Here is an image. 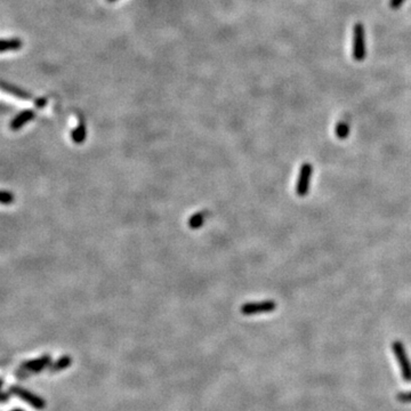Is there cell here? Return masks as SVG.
Segmentation results:
<instances>
[{
	"label": "cell",
	"instance_id": "cell-1",
	"mask_svg": "<svg viewBox=\"0 0 411 411\" xmlns=\"http://www.w3.org/2000/svg\"><path fill=\"white\" fill-rule=\"evenodd\" d=\"M353 59L355 61H363L366 59V40L365 29L361 23H356L353 28Z\"/></svg>",
	"mask_w": 411,
	"mask_h": 411
},
{
	"label": "cell",
	"instance_id": "cell-2",
	"mask_svg": "<svg viewBox=\"0 0 411 411\" xmlns=\"http://www.w3.org/2000/svg\"><path fill=\"white\" fill-rule=\"evenodd\" d=\"M392 350H393L401 371H402V378L405 381H411V362L407 355V352H405L404 345L401 342L396 341L392 344Z\"/></svg>",
	"mask_w": 411,
	"mask_h": 411
},
{
	"label": "cell",
	"instance_id": "cell-3",
	"mask_svg": "<svg viewBox=\"0 0 411 411\" xmlns=\"http://www.w3.org/2000/svg\"><path fill=\"white\" fill-rule=\"evenodd\" d=\"M313 175V166L310 162H304L300 166L297 183H296V193L298 197H306L310 190L311 179Z\"/></svg>",
	"mask_w": 411,
	"mask_h": 411
},
{
	"label": "cell",
	"instance_id": "cell-4",
	"mask_svg": "<svg viewBox=\"0 0 411 411\" xmlns=\"http://www.w3.org/2000/svg\"><path fill=\"white\" fill-rule=\"evenodd\" d=\"M276 303L274 300H262V302L246 303L241 306V313L243 315H255L263 313H271L276 309Z\"/></svg>",
	"mask_w": 411,
	"mask_h": 411
},
{
	"label": "cell",
	"instance_id": "cell-5",
	"mask_svg": "<svg viewBox=\"0 0 411 411\" xmlns=\"http://www.w3.org/2000/svg\"><path fill=\"white\" fill-rule=\"evenodd\" d=\"M11 393L18 396V398L22 399L23 401H25L27 403H29L31 407L36 409H44L46 407V402L44 399H41L40 396H38L36 394H33L32 392L28 391L25 389H22V387L18 386H12L11 387Z\"/></svg>",
	"mask_w": 411,
	"mask_h": 411
},
{
	"label": "cell",
	"instance_id": "cell-6",
	"mask_svg": "<svg viewBox=\"0 0 411 411\" xmlns=\"http://www.w3.org/2000/svg\"><path fill=\"white\" fill-rule=\"evenodd\" d=\"M50 363V356L49 355H42L38 359H33L30 361H25L22 363L21 371L24 374H36V372H40L44 370L46 367H49Z\"/></svg>",
	"mask_w": 411,
	"mask_h": 411
},
{
	"label": "cell",
	"instance_id": "cell-7",
	"mask_svg": "<svg viewBox=\"0 0 411 411\" xmlns=\"http://www.w3.org/2000/svg\"><path fill=\"white\" fill-rule=\"evenodd\" d=\"M33 118H35V112L31 111V110H25V111L21 112L14 118V120L11 123V128L13 131H17V129H20L24 126L25 123L31 121Z\"/></svg>",
	"mask_w": 411,
	"mask_h": 411
},
{
	"label": "cell",
	"instance_id": "cell-8",
	"mask_svg": "<svg viewBox=\"0 0 411 411\" xmlns=\"http://www.w3.org/2000/svg\"><path fill=\"white\" fill-rule=\"evenodd\" d=\"M71 363H72V359L69 355H63L61 356L59 360L56 362L53 363L52 366H49V371L50 372H59L66 369V368H69L71 366Z\"/></svg>",
	"mask_w": 411,
	"mask_h": 411
},
{
	"label": "cell",
	"instance_id": "cell-9",
	"mask_svg": "<svg viewBox=\"0 0 411 411\" xmlns=\"http://www.w3.org/2000/svg\"><path fill=\"white\" fill-rule=\"evenodd\" d=\"M206 215H207V213L206 212H199V213H195L194 215H192V216L189 218V222H188L189 226L191 228H193V230H198V228L201 227L204 224Z\"/></svg>",
	"mask_w": 411,
	"mask_h": 411
},
{
	"label": "cell",
	"instance_id": "cell-10",
	"mask_svg": "<svg viewBox=\"0 0 411 411\" xmlns=\"http://www.w3.org/2000/svg\"><path fill=\"white\" fill-rule=\"evenodd\" d=\"M22 42L20 39H2L0 40V52H8V50H16L20 49Z\"/></svg>",
	"mask_w": 411,
	"mask_h": 411
},
{
	"label": "cell",
	"instance_id": "cell-11",
	"mask_svg": "<svg viewBox=\"0 0 411 411\" xmlns=\"http://www.w3.org/2000/svg\"><path fill=\"white\" fill-rule=\"evenodd\" d=\"M335 134H336V136L338 138H341V140H345L348 136V134H350V123H348V121L347 120L339 121L336 127H335Z\"/></svg>",
	"mask_w": 411,
	"mask_h": 411
},
{
	"label": "cell",
	"instance_id": "cell-12",
	"mask_svg": "<svg viewBox=\"0 0 411 411\" xmlns=\"http://www.w3.org/2000/svg\"><path fill=\"white\" fill-rule=\"evenodd\" d=\"M86 127L84 123H80V125L74 129L72 132V140L74 143H77V144H80V143H84L86 140Z\"/></svg>",
	"mask_w": 411,
	"mask_h": 411
},
{
	"label": "cell",
	"instance_id": "cell-13",
	"mask_svg": "<svg viewBox=\"0 0 411 411\" xmlns=\"http://www.w3.org/2000/svg\"><path fill=\"white\" fill-rule=\"evenodd\" d=\"M2 87L5 90H6L7 93H11L12 95H14V96H17V97H21V98H29V97H30V95L24 93V92H22V90H20L16 87H14V86L2 84Z\"/></svg>",
	"mask_w": 411,
	"mask_h": 411
},
{
	"label": "cell",
	"instance_id": "cell-14",
	"mask_svg": "<svg viewBox=\"0 0 411 411\" xmlns=\"http://www.w3.org/2000/svg\"><path fill=\"white\" fill-rule=\"evenodd\" d=\"M396 399L401 401V402L409 403L411 402V392H402V393H399L396 395Z\"/></svg>",
	"mask_w": 411,
	"mask_h": 411
},
{
	"label": "cell",
	"instance_id": "cell-15",
	"mask_svg": "<svg viewBox=\"0 0 411 411\" xmlns=\"http://www.w3.org/2000/svg\"><path fill=\"white\" fill-rule=\"evenodd\" d=\"M13 201V195L7 192H0V202L2 203H11Z\"/></svg>",
	"mask_w": 411,
	"mask_h": 411
},
{
	"label": "cell",
	"instance_id": "cell-16",
	"mask_svg": "<svg viewBox=\"0 0 411 411\" xmlns=\"http://www.w3.org/2000/svg\"><path fill=\"white\" fill-rule=\"evenodd\" d=\"M405 0H390V7L393 9H398Z\"/></svg>",
	"mask_w": 411,
	"mask_h": 411
},
{
	"label": "cell",
	"instance_id": "cell-17",
	"mask_svg": "<svg viewBox=\"0 0 411 411\" xmlns=\"http://www.w3.org/2000/svg\"><path fill=\"white\" fill-rule=\"evenodd\" d=\"M9 399V393H5V392H0V403L6 402Z\"/></svg>",
	"mask_w": 411,
	"mask_h": 411
},
{
	"label": "cell",
	"instance_id": "cell-18",
	"mask_svg": "<svg viewBox=\"0 0 411 411\" xmlns=\"http://www.w3.org/2000/svg\"><path fill=\"white\" fill-rule=\"evenodd\" d=\"M3 383H4L3 379H0V390H2V387H3Z\"/></svg>",
	"mask_w": 411,
	"mask_h": 411
},
{
	"label": "cell",
	"instance_id": "cell-19",
	"mask_svg": "<svg viewBox=\"0 0 411 411\" xmlns=\"http://www.w3.org/2000/svg\"><path fill=\"white\" fill-rule=\"evenodd\" d=\"M13 411H23V410H21V409H14Z\"/></svg>",
	"mask_w": 411,
	"mask_h": 411
},
{
	"label": "cell",
	"instance_id": "cell-20",
	"mask_svg": "<svg viewBox=\"0 0 411 411\" xmlns=\"http://www.w3.org/2000/svg\"><path fill=\"white\" fill-rule=\"evenodd\" d=\"M111 2H114V0H111Z\"/></svg>",
	"mask_w": 411,
	"mask_h": 411
}]
</instances>
